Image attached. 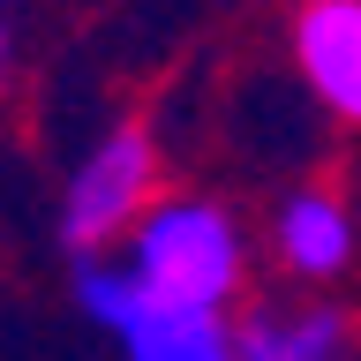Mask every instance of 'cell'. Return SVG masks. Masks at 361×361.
I'll list each match as a JSON object with an SVG mask.
<instances>
[{
	"label": "cell",
	"instance_id": "obj_5",
	"mask_svg": "<svg viewBox=\"0 0 361 361\" xmlns=\"http://www.w3.org/2000/svg\"><path fill=\"white\" fill-rule=\"evenodd\" d=\"M293 68L324 113L361 128V0H301L293 8Z\"/></svg>",
	"mask_w": 361,
	"mask_h": 361
},
{
	"label": "cell",
	"instance_id": "obj_2",
	"mask_svg": "<svg viewBox=\"0 0 361 361\" xmlns=\"http://www.w3.org/2000/svg\"><path fill=\"white\" fill-rule=\"evenodd\" d=\"M158 135L143 121H121L75 158V173L61 188V248L75 264H106L113 241H128L135 219L151 211L166 188H158Z\"/></svg>",
	"mask_w": 361,
	"mask_h": 361
},
{
	"label": "cell",
	"instance_id": "obj_3",
	"mask_svg": "<svg viewBox=\"0 0 361 361\" xmlns=\"http://www.w3.org/2000/svg\"><path fill=\"white\" fill-rule=\"evenodd\" d=\"M75 309L121 346V361H233L226 316L158 309L121 264H75Z\"/></svg>",
	"mask_w": 361,
	"mask_h": 361
},
{
	"label": "cell",
	"instance_id": "obj_1",
	"mask_svg": "<svg viewBox=\"0 0 361 361\" xmlns=\"http://www.w3.org/2000/svg\"><path fill=\"white\" fill-rule=\"evenodd\" d=\"M135 286L151 293L158 309H196V316H226L233 293L248 286V241L241 219L226 211L219 196H158L128 233V256H121Z\"/></svg>",
	"mask_w": 361,
	"mask_h": 361
},
{
	"label": "cell",
	"instance_id": "obj_6",
	"mask_svg": "<svg viewBox=\"0 0 361 361\" xmlns=\"http://www.w3.org/2000/svg\"><path fill=\"white\" fill-rule=\"evenodd\" d=\"M271 256L293 286H331L338 271L354 264V211L338 188L324 180H301L293 196H279L271 211Z\"/></svg>",
	"mask_w": 361,
	"mask_h": 361
},
{
	"label": "cell",
	"instance_id": "obj_4",
	"mask_svg": "<svg viewBox=\"0 0 361 361\" xmlns=\"http://www.w3.org/2000/svg\"><path fill=\"white\" fill-rule=\"evenodd\" d=\"M233 361H354V316L324 293H256L226 316Z\"/></svg>",
	"mask_w": 361,
	"mask_h": 361
},
{
	"label": "cell",
	"instance_id": "obj_8",
	"mask_svg": "<svg viewBox=\"0 0 361 361\" xmlns=\"http://www.w3.org/2000/svg\"><path fill=\"white\" fill-rule=\"evenodd\" d=\"M0 8H8V0H0Z\"/></svg>",
	"mask_w": 361,
	"mask_h": 361
},
{
	"label": "cell",
	"instance_id": "obj_7",
	"mask_svg": "<svg viewBox=\"0 0 361 361\" xmlns=\"http://www.w3.org/2000/svg\"><path fill=\"white\" fill-rule=\"evenodd\" d=\"M8 68H16V45H8V23H0V83H8Z\"/></svg>",
	"mask_w": 361,
	"mask_h": 361
}]
</instances>
